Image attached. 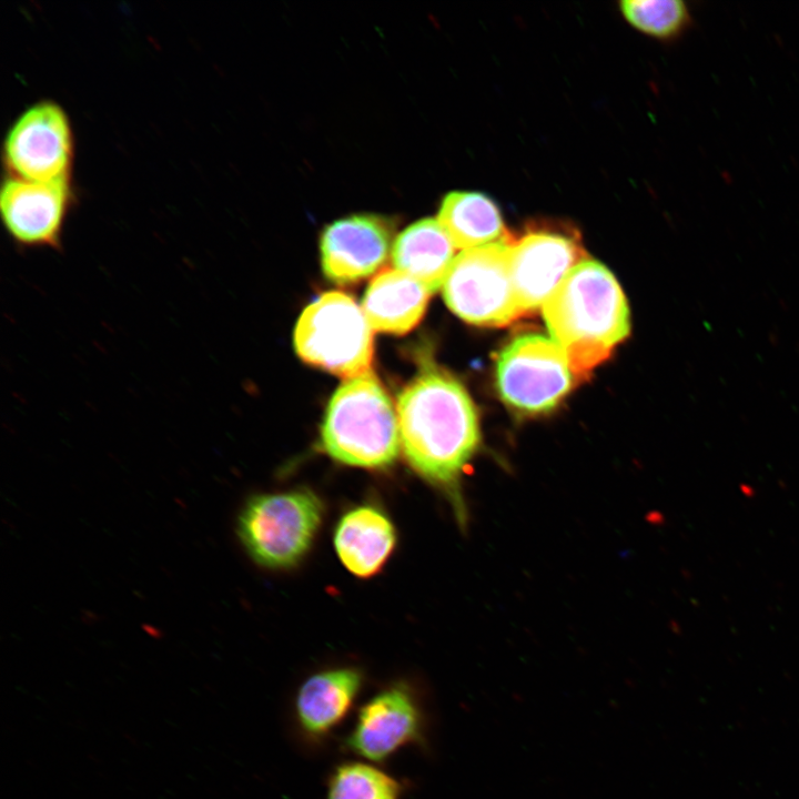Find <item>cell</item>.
Wrapping results in <instances>:
<instances>
[{
    "label": "cell",
    "instance_id": "1",
    "mask_svg": "<svg viewBox=\"0 0 799 799\" xmlns=\"http://www.w3.org/2000/svg\"><path fill=\"white\" fill-rule=\"evenodd\" d=\"M401 449L409 466L442 489L465 524L461 481L481 444L476 406L451 374L425 367L397 396Z\"/></svg>",
    "mask_w": 799,
    "mask_h": 799
},
{
    "label": "cell",
    "instance_id": "2",
    "mask_svg": "<svg viewBox=\"0 0 799 799\" xmlns=\"http://www.w3.org/2000/svg\"><path fill=\"white\" fill-rule=\"evenodd\" d=\"M542 311L576 378L605 362L630 331L629 307L617 280L590 259L565 276Z\"/></svg>",
    "mask_w": 799,
    "mask_h": 799
},
{
    "label": "cell",
    "instance_id": "3",
    "mask_svg": "<svg viewBox=\"0 0 799 799\" xmlns=\"http://www.w3.org/2000/svg\"><path fill=\"white\" fill-rule=\"evenodd\" d=\"M321 445L345 465L378 469L395 462L401 449L397 412L372 371L345 380L334 392L321 426Z\"/></svg>",
    "mask_w": 799,
    "mask_h": 799
},
{
    "label": "cell",
    "instance_id": "4",
    "mask_svg": "<svg viewBox=\"0 0 799 799\" xmlns=\"http://www.w3.org/2000/svg\"><path fill=\"white\" fill-rule=\"evenodd\" d=\"M294 348L305 363L344 380L354 378L371 371L373 328L353 297L325 292L300 315Z\"/></svg>",
    "mask_w": 799,
    "mask_h": 799
},
{
    "label": "cell",
    "instance_id": "5",
    "mask_svg": "<svg viewBox=\"0 0 799 799\" xmlns=\"http://www.w3.org/2000/svg\"><path fill=\"white\" fill-rule=\"evenodd\" d=\"M323 514L321 499L310 489L263 494L244 506L237 532L257 564L273 569L290 568L311 548Z\"/></svg>",
    "mask_w": 799,
    "mask_h": 799
},
{
    "label": "cell",
    "instance_id": "6",
    "mask_svg": "<svg viewBox=\"0 0 799 799\" xmlns=\"http://www.w3.org/2000/svg\"><path fill=\"white\" fill-rule=\"evenodd\" d=\"M510 241L456 255L443 284V296L449 310L465 322L500 327L522 316L509 269Z\"/></svg>",
    "mask_w": 799,
    "mask_h": 799
},
{
    "label": "cell",
    "instance_id": "7",
    "mask_svg": "<svg viewBox=\"0 0 799 799\" xmlns=\"http://www.w3.org/2000/svg\"><path fill=\"white\" fill-rule=\"evenodd\" d=\"M568 361L553 338L524 334L498 354L496 385L502 400L529 414L553 409L573 384Z\"/></svg>",
    "mask_w": 799,
    "mask_h": 799
},
{
    "label": "cell",
    "instance_id": "8",
    "mask_svg": "<svg viewBox=\"0 0 799 799\" xmlns=\"http://www.w3.org/2000/svg\"><path fill=\"white\" fill-rule=\"evenodd\" d=\"M73 134L64 110L41 101L22 112L10 127L3 143L8 175L54 181L71 178Z\"/></svg>",
    "mask_w": 799,
    "mask_h": 799
},
{
    "label": "cell",
    "instance_id": "9",
    "mask_svg": "<svg viewBox=\"0 0 799 799\" xmlns=\"http://www.w3.org/2000/svg\"><path fill=\"white\" fill-rule=\"evenodd\" d=\"M71 199V178L33 181L7 175L0 214L9 237L20 249L60 250Z\"/></svg>",
    "mask_w": 799,
    "mask_h": 799
},
{
    "label": "cell",
    "instance_id": "10",
    "mask_svg": "<svg viewBox=\"0 0 799 799\" xmlns=\"http://www.w3.org/2000/svg\"><path fill=\"white\" fill-rule=\"evenodd\" d=\"M585 256L578 240L557 231L529 230L512 240L509 269L522 316L542 309Z\"/></svg>",
    "mask_w": 799,
    "mask_h": 799
},
{
    "label": "cell",
    "instance_id": "11",
    "mask_svg": "<svg viewBox=\"0 0 799 799\" xmlns=\"http://www.w3.org/2000/svg\"><path fill=\"white\" fill-rule=\"evenodd\" d=\"M424 721L415 692L398 682L378 691L361 707L346 746L370 761L381 762L401 748L419 742Z\"/></svg>",
    "mask_w": 799,
    "mask_h": 799
},
{
    "label": "cell",
    "instance_id": "12",
    "mask_svg": "<svg viewBox=\"0 0 799 799\" xmlns=\"http://www.w3.org/2000/svg\"><path fill=\"white\" fill-rule=\"evenodd\" d=\"M393 229L384 218L355 214L327 225L321 235L324 275L337 284L360 282L385 264L393 247Z\"/></svg>",
    "mask_w": 799,
    "mask_h": 799
},
{
    "label": "cell",
    "instance_id": "13",
    "mask_svg": "<svg viewBox=\"0 0 799 799\" xmlns=\"http://www.w3.org/2000/svg\"><path fill=\"white\" fill-rule=\"evenodd\" d=\"M363 684L354 667L332 668L309 677L295 697V715L311 738L328 735L352 709Z\"/></svg>",
    "mask_w": 799,
    "mask_h": 799
},
{
    "label": "cell",
    "instance_id": "14",
    "mask_svg": "<svg viewBox=\"0 0 799 799\" xmlns=\"http://www.w3.org/2000/svg\"><path fill=\"white\" fill-rule=\"evenodd\" d=\"M396 533L391 519L370 505L345 513L334 533V546L344 567L366 578L375 575L392 554Z\"/></svg>",
    "mask_w": 799,
    "mask_h": 799
},
{
    "label": "cell",
    "instance_id": "15",
    "mask_svg": "<svg viewBox=\"0 0 799 799\" xmlns=\"http://www.w3.org/2000/svg\"><path fill=\"white\" fill-rule=\"evenodd\" d=\"M431 293L412 276L394 269L370 283L362 310L373 331L404 335L424 316Z\"/></svg>",
    "mask_w": 799,
    "mask_h": 799
},
{
    "label": "cell",
    "instance_id": "16",
    "mask_svg": "<svg viewBox=\"0 0 799 799\" xmlns=\"http://www.w3.org/2000/svg\"><path fill=\"white\" fill-rule=\"evenodd\" d=\"M455 249L437 219L426 218L396 236L391 256L396 270L417 280L433 294L445 282L456 257Z\"/></svg>",
    "mask_w": 799,
    "mask_h": 799
},
{
    "label": "cell",
    "instance_id": "17",
    "mask_svg": "<svg viewBox=\"0 0 799 799\" xmlns=\"http://www.w3.org/2000/svg\"><path fill=\"white\" fill-rule=\"evenodd\" d=\"M437 221L457 249L468 250L509 239L496 203L469 191H453L442 201Z\"/></svg>",
    "mask_w": 799,
    "mask_h": 799
},
{
    "label": "cell",
    "instance_id": "18",
    "mask_svg": "<svg viewBox=\"0 0 799 799\" xmlns=\"http://www.w3.org/2000/svg\"><path fill=\"white\" fill-rule=\"evenodd\" d=\"M401 783L374 765L347 761L332 771L327 799H400Z\"/></svg>",
    "mask_w": 799,
    "mask_h": 799
},
{
    "label": "cell",
    "instance_id": "19",
    "mask_svg": "<svg viewBox=\"0 0 799 799\" xmlns=\"http://www.w3.org/2000/svg\"><path fill=\"white\" fill-rule=\"evenodd\" d=\"M620 8L631 26L659 39L676 38L691 20L687 4L680 0H626Z\"/></svg>",
    "mask_w": 799,
    "mask_h": 799
}]
</instances>
